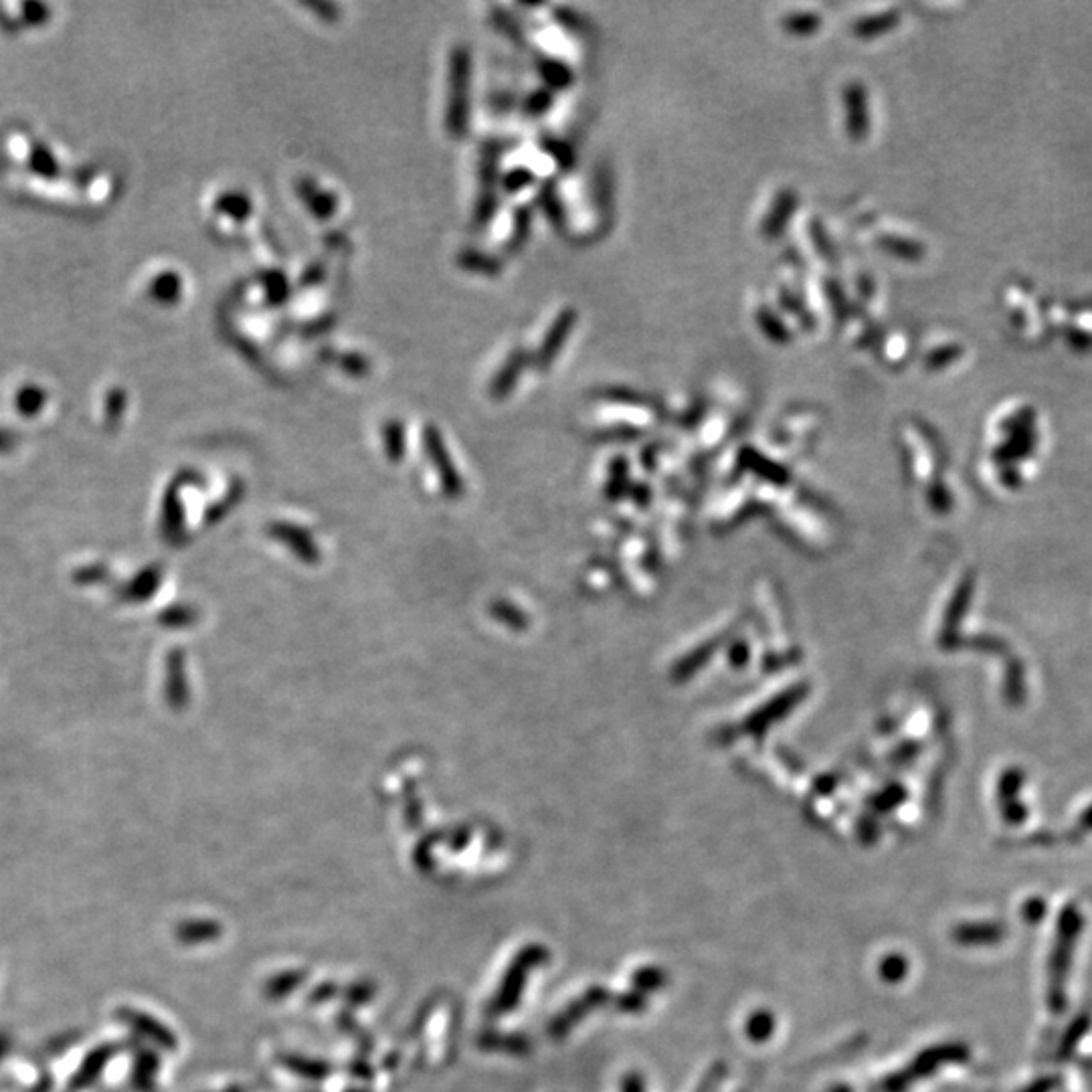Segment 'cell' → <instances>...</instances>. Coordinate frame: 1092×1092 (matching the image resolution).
I'll use <instances>...</instances> for the list:
<instances>
[{
  "label": "cell",
  "instance_id": "obj_11",
  "mask_svg": "<svg viewBox=\"0 0 1092 1092\" xmlns=\"http://www.w3.org/2000/svg\"><path fill=\"white\" fill-rule=\"evenodd\" d=\"M219 209H223L233 217H240L245 219L249 214V201L245 197H235V195H229L225 197L221 203H219Z\"/></svg>",
  "mask_w": 1092,
  "mask_h": 1092
},
{
  "label": "cell",
  "instance_id": "obj_12",
  "mask_svg": "<svg viewBox=\"0 0 1092 1092\" xmlns=\"http://www.w3.org/2000/svg\"><path fill=\"white\" fill-rule=\"evenodd\" d=\"M108 575V569L104 565H90V567H84L75 573V581L84 583V585H90V583H99L104 576Z\"/></svg>",
  "mask_w": 1092,
  "mask_h": 1092
},
{
  "label": "cell",
  "instance_id": "obj_7",
  "mask_svg": "<svg viewBox=\"0 0 1092 1092\" xmlns=\"http://www.w3.org/2000/svg\"><path fill=\"white\" fill-rule=\"evenodd\" d=\"M524 352L522 350H516L515 355H510L508 363L504 364V368L500 370V374L494 379L492 383V394L494 396H506V394L513 391L515 387L516 379L520 377V370L524 366Z\"/></svg>",
  "mask_w": 1092,
  "mask_h": 1092
},
{
  "label": "cell",
  "instance_id": "obj_3",
  "mask_svg": "<svg viewBox=\"0 0 1092 1092\" xmlns=\"http://www.w3.org/2000/svg\"><path fill=\"white\" fill-rule=\"evenodd\" d=\"M573 324H575V312L573 310H565L556 320L554 324L550 326V331L546 334L545 342L539 350V364L545 368L548 364L554 361L556 352L561 350V346L565 344V338L569 336V333L573 331Z\"/></svg>",
  "mask_w": 1092,
  "mask_h": 1092
},
{
  "label": "cell",
  "instance_id": "obj_8",
  "mask_svg": "<svg viewBox=\"0 0 1092 1092\" xmlns=\"http://www.w3.org/2000/svg\"><path fill=\"white\" fill-rule=\"evenodd\" d=\"M273 532H277V539H279V541H283V543H288V545H294L296 552H298L302 559H305V561H312V559H314V550H316V546L312 545L310 537L305 539V537H302L303 532L296 530L294 526H292V528H290V526H275Z\"/></svg>",
  "mask_w": 1092,
  "mask_h": 1092
},
{
  "label": "cell",
  "instance_id": "obj_5",
  "mask_svg": "<svg viewBox=\"0 0 1092 1092\" xmlns=\"http://www.w3.org/2000/svg\"><path fill=\"white\" fill-rule=\"evenodd\" d=\"M166 698L175 708H181L188 700V688H186V676H184V662L181 652H173L168 656V667H166Z\"/></svg>",
  "mask_w": 1092,
  "mask_h": 1092
},
{
  "label": "cell",
  "instance_id": "obj_10",
  "mask_svg": "<svg viewBox=\"0 0 1092 1092\" xmlns=\"http://www.w3.org/2000/svg\"><path fill=\"white\" fill-rule=\"evenodd\" d=\"M15 403H17L21 413L35 415L41 409V405H43V394H41V391H35V387L32 389L29 387V391H23V393L19 394V399H15Z\"/></svg>",
  "mask_w": 1092,
  "mask_h": 1092
},
{
  "label": "cell",
  "instance_id": "obj_14",
  "mask_svg": "<svg viewBox=\"0 0 1092 1092\" xmlns=\"http://www.w3.org/2000/svg\"><path fill=\"white\" fill-rule=\"evenodd\" d=\"M894 17H896V15H884V17L880 19V21H874V23H864V25L860 27V29L864 30L862 35H872V30L874 29H880V27H888V25H892V23L896 21Z\"/></svg>",
  "mask_w": 1092,
  "mask_h": 1092
},
{
  "label": "cell",
  "instance_id": "obj_4",
  "mask_svg": "<svg viewBox=\"0 0 1092 1092\" xmlns=\"http://www.w3.org/2000/svg\"><path fill=\"white\" fill-rule=\"evenodd\" d=\"M160 576H162V571L158 567L144 569V571H140L138 575L132 578V583L128 581L118 591V595L128 604L149 601L152 595H154V591L158 589V585H160Z\"/></svg>",
  "mask_w": 1092,
  "mask_h": 1092
},
{
  "label": "cell",
  "instance_id": "obj_1",
  "mask_svg": "<svg viewBox=\"0 0 1092 1092\" xmlns=\"http://www.w3.org/2000/svg\"><path fill=\"white\" fill-rule=\"evenodd\" d=\"M470 55L463 47H457L452 53V71H450V104H448V130L459 138L468 128V93H470Z\"/></svg>",
  "mask_w": 1092,
  "mask_h": 1092
},
{
  "label": "cell",
  "instance_id": "obj_13",
  "mask_svg": "<svg viewBox=\"0 0 1092 1092\" xmlns=\"http://www.w3.org/2000/svg\"><path fill=\"white\" fill-rule=\"evenodd\" d=\"M385 435H387V450H389V454L399 455V452H401V446H403V439H401V427L396 424L389 425L387 431H385Z\"/></svg>",
  "mask_w": 1092,
  "mask_h": 1092
},
{
  "label": "cell",
  "instance_id": "obj_6",
  "mask_svg": "<svg viewBox=\"0 0 1092 1092\" xmlns=\"http://www.w3.org/2000/svg\"><path fill=\"white\" fill-rule=\"evenodd\" d=\"M848 104V128L854 138H862L868 130V118H866V95L860 86H851L846 95Z\"/></svg>",
  "mask_w": 1092,
  "mask_h": 1092
},
{
  "label": "cell",
  "instance_id": "obj_15",
  "mask_svg": "<svg viewBox=\"0 0 1092 1092\" xmlns=\"http://www.w3.org/2000/svg\"><path fill=\"white\" fill-rule=\"evenodd\" d=\"M526 182H528V175H522V173H515V175L508 177V186H515V188L516 186L520 188V186L526 184Z\"/></svg>",
  "mask_w": 1092,
  "mask_h": 1092
},
{
  "label": "cell",
  "instance_id": "obj_9",
  "mask_svg": "<svg viewBox=\"0 0 1092 1092\" xmlns=\"http://www.w3.org/2000/svg\"><path fill=\"white\" fill-rule=\"evenodd\" d=\"M160 621H162L164 625H168V628H182V625H188V623L195 621V613H192V609H188V607H170L168 611H164V613L160 615Z\"/></svg>",
  "mask_w": 1092,
  "mask_h": 1092
},
{
  "label": "cell",
  "instance_id": "obj_2",
  "mask_svg": "<svg viewBox=\"0 0 1092 1092\" xmlns=\"http://www.w3.org/2000/svg\"><path fill=\"white\" fill-rule=\"evenodd\" d=\"M425 446H427L429 457L433 459V463L437 465V470L441 474V480L446 484V490L450 494H457L459 487H461V482H459V478L455 474V468H452V461H450L448 450H446V446L441 441V435L433 427H429L427 433H425Z\"/></svg>",
  "mask_w": 1092,
  "mask_h": 1092
}]
</instances>
